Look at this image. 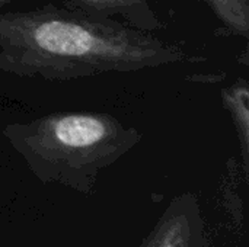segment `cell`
<instances>
[{
	"instance_id": "obj_1",
	"label": "cell",
	"mask_w": 249,
	"mask_h": 247,
	"mask_svg": "<svg viewBox=\"0 0 249 247\" xmlns=\"http://www.w3.org/2000/svg\"><path fill=\"white\" fill-rule=\"evenodd\" d=\"M194 61L179 45L117 19L45 6L0 13V70L73 80Z\"/></svg>"
},
{
	"instance_id": "obj_2",
	"label": "cell",
	"mask_w": 249,
	"mask_h": 247,
	"mask_svg": "<svg viewBox=\"0 0 249 247\" xmlns=\"http://www.w3.org/2000/svg\"><path fill=\"white\" fill-rule=\"evenodd\" d=\"M29 170L45 183L89 194L99 173L136 147L142 134L109 114L58 112L3 130Z\"/></svg>"
},
{
	"instance_id": "obj_3",
	"label": "cell",
	"mask_w": 249,
	"mask_h": 247,
	"mask_svg": "<svg viewBox=\"0 0 249 247\" xmlns=\"http://www.w3.org/2000/svg\"><path fill=\"white\" fill-rule=\"evenodd\" d=\"M139 247H209L197 198L191 194L174 198Z\"/></svg>"
},
{
	"instance_id": "obj_4",
	"label": "cell",
	"mask_w": 249,
	"mask_h": 247,
	"mask_svg": "<svg viewBox=\"0 0 249 247\" xmlns=\"http://www.w3.org/2000/svg\"><path fill=\"white\" fill-rule=\"evenodd\" d=\"M153 0H70L74 9L108 16L142 31L153 32L162 23L152 9Z\"/></svg>"
},
{
	"instance_id": "obj_5",
	"label": "cell",
	"mask_w": 249,
	"mask_h": 247,
	"mask_svg": "<svg viewBox=\"0 0 249 247\" xmlns=\"http://www.w3.org/2000/svg\"><path fill=\"white\" fill-rule=\"evenodd\" d=\"M225 108L229 111L232 121L235 124L238 138L241 143L242 159L245 172H248V151H249V90L248 83L239 79L232 86L223 89L222 92Z\"/></svg>"
},
{
	"instance_id": "obj_6",
	"label": "cell",
	"mask_w": 249,
	"mask_h": 247,
	"mask_svg": "<svg viewBox=\"0 0 249 247\" xmlns=\"http://www.w3.org/2000/svg\"><path fill=\"white\" fill-rule=\"evenodd\" d=\"M235 35L249 36V0H203Z\"/></svg>"
},
{
	"instance_id": "obj_7",
	"label": "cell",
	"mask_w": 249,
	"mask_h": 247,
	"mask_svg": "<svg viewBox=\"0 0 249 247\" xmlns=\"http://www.w3.org/2000/svg\"><path fill=\"white\" fill-rule=\"evenodd\" d=\"M10 1H15V0H0V6H3L6 3H10Z\"/></svg>"
}]
</instances>
